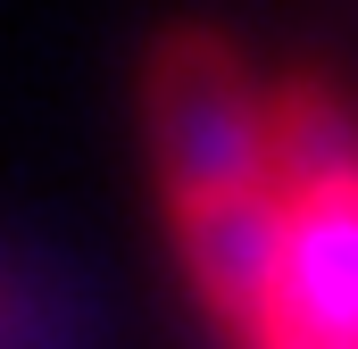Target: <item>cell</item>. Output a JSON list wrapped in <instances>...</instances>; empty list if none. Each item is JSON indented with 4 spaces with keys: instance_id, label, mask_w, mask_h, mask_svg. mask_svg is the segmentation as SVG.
I'll use <instances>...</instances> for the list:
<instances>
[{
    "instance_id": "7a4b0ae2",
    "label": "cell",
    "mask_w": 358,
    "mask_h": 349,
    "mask_svg": "<svg viewBox=\"0 0 358 349\" xmlns=\"http://www.w3.org/2000/svg\"><path fill=\"white\" fill-rule=\"evenodd\" d=\"M150 142L167 191H234L275 174V100L250 91L242 59L208 34H183L150 67Z\"/></svg>"
},
{
    "instance_id": "3957f363",
    "label": "cell",
    "mask_w": 358,
    "mask_h": 349,
    "mask_svg": "<svg viewBox=\"0 0 358 349\" xmlns=\"http://www.w3.org/2000/svg\"><path fill=\"white\" fill-rule=\"evenodd\" d=\"M84 299L59 258L0 242V349H84Z\"/></svg>"
},
{
    "instance_id": "6da1fadb",
    "label": "cell",
    "mask_w": 358,
    "mask_h": 349,
    "mask_svg": "<svg viewBox=\"0 0 358 349\" xmlns=\"http://www.w3.org/2000/svg\"><path fill=\"white\" fill-rule=\"evenodd\" d=\"M283 258L242 349H358V117L317 84L275 91Z\"/></svg>"
}]
</instances>
